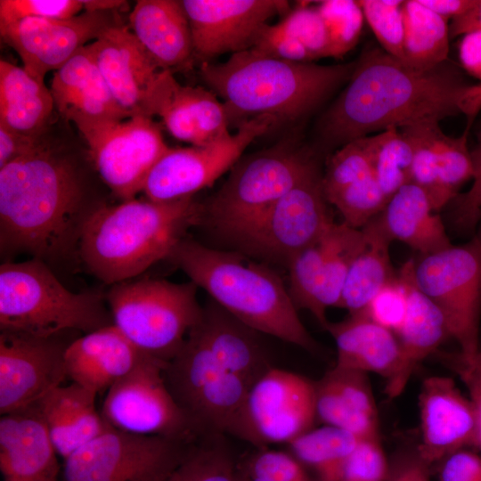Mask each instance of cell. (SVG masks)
<instances>
[{
	"label": "cell",
	"instance_id": "1",
	"mask_svg": "<svg viewBox=\"0 0 481 481\" xmlns=\"http://www.w3.org/2000/svg\"><path fill=\"white\" fill-rule=\"evenodd\" d=\"M355 61L346 86L318 123L329 145L458 115L473 122L481 110V84L469 82L449 60L420 69L368 46Z\"/></svg>",
	"mask_w": 481,
	"mask_h": 481
},
{
	"label": "cell",
	"instance_id": "2",
	"mask_svg": "<svg viewBox=\"0 0 481 481\" xmlns=\"http://www.w3.org/2000/svg\"><path fill=\"white\" fill-rule=\"evenodd\" d=\"M101 206L87 200L77 164L43 143L0 167L1 254H29L49 266L79 261L83 228Z\"/></svg>",
	"mask_w": 481,
	"mask_h": 481
},
{
	"label": "cell",
	"instance_id": "3",
	"mask_svg": "<svg viewBox=\"0 0 481 481\" xmlns=\"http://www.w3.org/2000/svg\"><path fill=\"white\" fill-rule=\"evenodd\" d=\"M356 61L336 65L293 62L249 48L224 62H202L200 76L223 100L230 122L270 116L294 121L322 103L351 77Z\"/></svg>",
	"mask_w": 481,
	"mask_h": 481
},
{
	"label": "cell",
	"instance_id": "4",
	"mask_svg": "<svg viewBox=\"0 0 481 481\" xmlns=\"http://www.w3.org/2000/svg\"><path fill=\"white\" fill-rule=\"evenodd\" d=\"M201 204L192 196L170 201L129 200L103 204L87 219L79 240V261L97 279L116 284L167 259L197 225Z\"/></svg>",
	"mask_w": 481,
	"mask_h": 481
},
{
	"label": "cell",
	"instance_id": "5",
	"mask_svg": "<svg viewBox=\"0 0 481 481\" xmlns=\"http://www.w3.org/2000/svg\"><path fill=\"white\" fill-rule=\"evenodd\" d=\"M213 301L258 333L317 352L288 289L273 270L184 237L167 258Z\"/></svg>",
	"mask_w": 481,
	"mask_h": 481
},
{
	"label": "cell",
	"instance_id": "6",
	"mask_svg": "<svg viewBox=\"0 0 481 481\" xmlns=\"http://www.w3.org/2000/svg\"><path fill=\"white\" fill-rule=\"evenodd\" d=\"M105 295L69 290L42 260L0 265V330L37 337L85 334L112 325Z\"/></svg>",
	"mask_w": 481,
	"mask_h": 481
},
{
	"label": "cell",
	"instance_id": "7",
	"mask_svg": "<svg viewBox=\"0 0 481 481\" xmlns=\"http://www.w3.org/2000/svg\"><path fill=\"white\" fill-rule=\"evenodd\" d=\"M163 372L195 439L231 436L261 449L248 415L250 387L218 361L194 328Z\"/></svg>",
	"mask_w": 481,
	"mask_h": 481
},
{
	"label": "cell",
	"instance_id": "8",
	"mask_svg": "<svg viewBox=\"0 0 481 481\" xmlns=\"http://www.w3.org/2000/svg\"><path fill=\"white\" fill-rule=\"evenodd\" d=\"M198 288L191 281L142 278L111 285L105 297L113 325L143 353L167 363L201 318Z\"/></svg>",
	"mask_w": 481,
	"mask_h": 481
},
{
	"label": "cell",
	"instance_id": "9",
	"mask_svg": "<svg viewBox=\"0 0 481 481\" xmlns=\"http://www.w3.org/2000/svg\"><path fill=\"white\" fill-rule=\"evenodd\" d=\"M315 167L307 154L284 143L240 158L208 204L201 205L198 224L206 222L239 240Z\"/></svg>",
	"mask_w": 481,
	"mask_h": 481
},
{
	"label": "cell",
	"instance_id": "10",
	"mask_svg": "<svg viewBox=\"0 0 481 481\" xmlns=\"http://www.w3.org/2000/svg\"><path fill=\"white\" fill-rule=\"evenodd\" d=\"M66 120L76 125L100 177L122 201L143 192L150 172L170 148L151 117L116 119L75 114Z\"/></svg>",
	"mask_w": 481,
	"mask_h": 481
},
{
	"label": "cell",
	"instance_id": "11",
	"mask_svg": "<svg viewBox=\"0 0 481 481\" xmlns=\"http://www.w3.org/2000/svg\"><path fill=\"white\" fill-rule=\"evenodd\" d=\"M414 280L444 314L460 352L479 349L481 315V224L465 244L421 256L414 261Z\"/></svg>",
	"mask_w": 481,
	"mask_h": 481
},
{
	"label": "cell",
	"instance_id": "12",
	"mask_svg": "<svg viewBox=\"0 0 481 481\" xmlns=\"http://www.w3.org/2000/svg\"><path fill=\"white\" fill-rule=\"evenodd\" d=\"M190 443L109 426L64 459L60 481H167Z\"/></svg>",
	"mask_w": 481,
	"mask_h": 481
},
{
	"label": "cell",
	"instance_id": "13",
	"mask_svg": "<svg viewBox=\"0 0 481 481\" xmlns=\"http://www.w3.org/2000/svg\"><path fill=\"white\" fill-rule=\"evenodd\" d=\"M166 364L146 355L108 389L101 413L111 428L136 435L195 440L187 417L166 383Z\"/></svg>",
	"mask_w": 481,
	"mask_h": 481
},
{
	"label": "cell",
	"instance_id": "14",
	"mask_svg": "<svg viewBox=\"0 0 481 481\" xmlns=\"http://www.w3.org/2000/svg\"><path fill=\"white\" fill-rule=\"evenodd\" d=\"M276 124L270 116H258L243 121L234 133L208 144L169 148L150 172L143 192L154 201L192 196L231 170L247 147Z\"/></svg>",
	"mask_w": 481,
	"mask_h": 481
},
{
	"label": "cell",
	"instance_id": "15",
	"mask_svg": "<svg viewBox=\"0 0 481 481\" xmlns=\"http://www.w3.org/2000/svg\"><path fill=\"white\" fill-rule=\"evenodd\" d=\"M322 177L315 167L239 240L261 255L287 265L296 253L318 240L333 223Z\"/></svg>",
	"mask_w": 481,
	"mask_h": 481
},
{
	"label": "cell",
	"instance_id": "16",
	"mask_svg": "<svg viewBox=\"0 0 481 481\" xmlns=\"http://www.w3.org/2000/svg\"><path fill=\"white\" fill-rule=\"evenodd\" d=\"M68 345L59 336L0 333V412L4 415L37 403L67 378Z\"/></svg>",
	"mask_w": 481,
	"mask_h": 481
},
{
	"label": "cell",
	"instance_id": "17",
	"mask_svg": "<svg viewBox=\"0 0 481 481\" xmlns=\"http://www.w3.org/2000/svg\"><path fill=\"white\" fill-rule=\"evenodd\" d=\"M110 12L84 11L69 19L26 18L0 30L23 69L39 82L116 23Z\"/></svg>",
	"mask_w": 481,
	"mask_h": 481
},
{
	"label": "cell",
	"instance_id": "18",
	"mask_svg": "<svg viewBox=\"0 0 481 481\" xmlns=\"http://www.w3.org/2000/svg\"><path fill=\"white\" fill-rule=\"evenodd\" d=\"M247 410L261 448L289 444L317 420L314 381L273 367L250 388Z\"/></svg>",
	"mask_w": 481,
	"mask_h": 481
},
{
	"label": "cell",
	"instance_id": "19",
	"mask_svg": "<svg viewBox=\"0 0 481 481\" xmlns=\"http://www.w3.org/2000/svg\"><path fill=\"white\" fill-rule=\"evenodd\" d=\"M193 45L202 62L252 47L267 20L289 11L285 0H183Z\"/></svg>",
	"mask_w": 481,
	"mask_h": 481
},
{
	"label": "cell",
	"instance_id": "20",
	"mask_svg": "<svg viewBox=\"0 0 481 481\" xmlns=\"http://www.w3.org/2000/svg\"><path fill=\"white\" fill-rule=\"evenodd\" d=\"M146 115L159 116L173 137L192 146L206 145L231 134L223 102L210 90L180 85L169 69L162 70L156 80Z\"/></svg>",
	"mask_w": 481,
	"mask_h": 481
},
{
	"label": "cell",
	"instance_id": "21",
	"mask_svg": "<svg viewBox=\"0 0 481 481\" xmlns=\"http://www.w3.org/2000/svg\"><path fill=\"white\" fill-rule=\"evenodd\" d=\"M420 441L416 450L429 465L454 452L477 448L475 413L452 379L426 378L419 395Z\"/></svg>",
	"mask_w": 481,
	"mask_h": 481
},
{
	"label": "cell",
	"instance_id": "22",
	"mask_svg": "<svg viewBox=\"0 0 481 481\" xmlns=\"http://www.w3.org/2000/svg\"><path fill=\"white\" fill-rule=\"evenodd\" d=\"M113 98L130 117L146 116L151 91L162 69L128 27L116 22L86 45Z\"/></svg>",
	"mask_w": 481,
	"mask_h": 481
},
{
	"label": "cell",
	"instance_id": "23",
	"mask_svg": "<svg viewBox=\"0 0 481 481\" xmlns=\"http://www.w3.org/2000/svg\"><path fill=\"white\" fill-rule=\"evenodd\" d=\"M57 455L36 404L2 415L0 469L4 481H60Z\"/></svg>",
	"mask_w": 481,
	"mask_h": 481
},
{
	"label": "cell",
	"instance_id": "24",
	"mask_svg": "<svg viewBox=\"0 0 481 481\" xmlns=\"http://www.w3.org/2000/svg\"><path fill=\"white\" fill-rule=\"evenodd\" d=\"M316 419L358 439H379L378 410L367 373L333 366L314 381Z\"/></svg>",
	"mask_w": 481,
	"mask_h": 481
},
{
	"label": "cell",
	"instance_id": "25",
	"mask_svg": "<svg viewBox=\"0 0 481 481\" xmlns=\"http://www.w3.org/2000/svg\"><path fill=\"white\" fill-rule=\"evenodd\" d=\"M144 355L113 324L109 325L68 344L67 378L98 394L127 374Z\"/></svg>",
	"mask_w": 481,
	"mask_h": 481
},
{
	"label": "cell",
	"instance_id": "26",
	"mask_svg": "<svg viewBox=\"0 0 481 481\" xmlns=\"http://www.w3.org/2000/svg\"><path fill=\"white\" fill-rule=\"evenodd\" d=\"M401 269L407 282L408 306L404 322L395 333L402 363L395 378L386 385L385 393L389 399L403 393L420 363L436 354L439 346L451 337L444 314L415 282L414 260L406 261Z\"/></svg>",
	"mask_w": 481,
	"mask_h": 481
},
{
	"label": "cell",
	"instance_id": "27",
	"mask_svg": "<svg viewBox=\"0 0 481 481\" xmlns=\"http://www.w3.org/2000/svg\"><path fill=\"white\" fill-rule=\"evenodd\" d=\"M325 330L337 346L335 366L364 373L372 372L389 384L397 375L402 353L396 336L362 313L349 314Z\"/></svg>",
	"mask_w": 481,
	"mask_h": 481
},
{
	"label": "cell",
	"instance_id": "28",
	"mask_svg": "<svg viewBox=\"0 0 481 481\" xmlns=\"http://www.w3.org/2000/svg\"><path fill=\"white\" fill-rule=\"evenodd\" d=\"M96 395L72 382L53 388L36 403L52 443L63 459L109 428L96 410Z\"/></svg>",
	"mask_w": 481,
	"mask_h": 481
},
{
	"label": "cell",
	"instance_id": "29",
	"mask_svg": "<svg viewBox=\"0 0 481 481\" xmlns=\"http://www.w3.org/2000/svg\"><path fill=\"white\" fill-rule=\"evenodd\" d=\"M218 361L250 388L271 368L257 333L224 310L216 302L203 307L193 327Z\"/></svg>",
	"mask_w": 481,
	"mask_h": 481
},
{
	"label": "cell",
	"instance_id": "30",
	"mask_svg": "<svg viewBox=\"0 0 481 481\" xmlns=\"http://www.w3.org/2000/svg\"><path fill=\"white\" fill-rule=\"evenodd\" d=\"M129 22L132 33L162 69L182 66L193 54L182 1L139 0L129 14Z\"/></svg>",
	"mask_w": 481,
	"mask_h": 481
},
{
	"label": "cell",
	"instance_id": "31",
	"mask_svg": "<svg viewBox=\"0 0 481 481\" xmlns=\"http://www.w3.org/2000/svg\"><path fill=\"white\" fill-rule=\"evenodd\" d=\"M50 91L55 109L65 119L75 114L97 118H130L113 98L86 45L54 71Z\"/></svg>",
	"mask_w": 481,
	"mask_h": 481
},
{
	"label": "cell",
	"instance_id": "32",
	"mask_svg": "<svg viewBox=\"0 0 481 481\" xmlns=\"http://www.w3.org/2000/svg\"><path fill=\"white\" fill-rule=\"evenodd\" d=\"M379 216L392 240L405 243L421 256L452 246L428 195L412 183L403 185L389 198Z\"/></svg>",
	"mask_w": 481,
	"mask_h": 481
},
{
	"label": "cell",
	"instance_id": "33",
	"mask_svg": "<svg viewBox=\"0 0 481 481\" xmlns=\"http://www.w3.org/2000/svg\"><path fill=\"white\" fill-rule=\"evenodd\" d=\"M54 109L52 93L45 83L21 67L0 61V125L39 136Z\"/></svg>",
	"mask_w": 481,
	"mask_h": 481
},
{
	"label": "cell",
	"instance_id": "34",
	"mask_svg": "<svg viewBox=\"0 0 481 481\" xmlns=\"http://www.w3.org/2000/svg\"><path fill=\"white\" fill-rule=\"evenodd\" d=\"M362 231L363 243L348 270L339 306L347 309L349 314L363 311L397 273L389 255V245L393 240L379 215Z\"/></svg>",
	"mask_w": 481,
	"mask_h": 481
},
{
	"label": "cell",
	"instance_id": "35",
	"mask_svg": "<svg viewBox=\"0 0 481 481\" xmlns=\"http://www.w3.org/2000/svg\"><path fill=\"white\" fill-rule=\"evenodd\" d=\"M404 62L426 69L448 61V20L434 12L420 0L403 3Z\"/></svg>",
	"mask_w": 481,
	"mask_h": 481
},
{
	"label": "cell",
	"instance_id": "36",
	"mask_svg": "<svg viewBox=\"0 0 481 481\" xmlns=\"http://www.w3.org/2000/svg\"><path fill=\"white\" fill-rule=\"evenodd\" d=\"M363 232L333 222L325 232L326 256L316 296L315 318L325 330L329 307H339L350 265L363 243Z\"/></svg>",
	"mask_w": 481,
	"mask_h": 481
},
{
	"label": "cell",
	"instance_id": "37",
	"mask_svg": "<svg viewBox=\"0 0 481 481\" xmlns=\"http://www.w3.org/2000/svg\"><path fill=\"white\" fill-rule=\"evenodd\" d=\"M359 441L347 431L323 425L312 428L288 445L304 466L313 469L315 481H340Z\"/></svg>",
	"mask_w": 481,
	"mask_h": 481
},
{
	"label": "cell",
	"instance_id": "38",
	"mask_svg": "<svg viewBox=\"0 0 481 481\" xmlns=\"http://www.w3.org/2000/svg\"><path fill=\"white\" fill-rule=\"evenodd\" d=\"M167 481H241V475L224 436L198 438Z\"/></svg>",
	"mask_w": 481,
	"mask_h": 481
},
{
	"label": "cell",
	"instance_id": "39",
	"mask_svg": "<svg viewBox=\"0 0 481 481\" xmlns=\"http://www.w3.org/2000/svg\"><path fill=\"white\" fill-rule=\"evenodd\" d=\"M372 175L389 199L410 183L412 147L399 129L391 128L365 136Z\"/></svg>",
	"mask_w": 481,
	"mask_h": 481
},
{
	"label": "cell",
	"instance_id": "40",
	"mask_svg": "<svg viewBox=\"0 0 481 481\" xmlns=\"http://www.w3.org/2000/svg\"><path fill=\"white\" fill-rule=\"evenodd\" d=\"M438 124L423 123L399 129L413 151L410 183L426 192L435 211L449 203L438 175L436 143L442 132Z\"/></svg>",
	"mask_w": 481,
	"mask_h": 481
},
{
	"label": "cell",
	"instance_id": "41",
	"mask_svg": "<svg viewBox=\"0 0 481 481\" xmlns=\"http://www.w3.org/2000/svg\"><path fill=\"white\" fill-rule=\"evenodd\" d=\"M325 256L324 232L318 240L296 253L287 264L289 282L288 290L291 299L297 308L307 309L314 317L316 296Z\"/></svg>",
	"mask_w": 481,
	"mask_h": 481
},
{
	"label": "cell",
	"instance_id": "42",
	"mask_svg": "<svg viewBox=\"0 0 481 481\" xmlns=\"http://www.w3.org/2000/svg\"><path fill=\"white\" fill-rule=\"evenodd\" d=\"M316 8L325 24L330 57L342 58L358 43L365 20L362 7L355 0H323Z\"/></svg>",
	"mask_w": 481,
	"mask_h": 481
},
{
	"label": "cell",
	"instance_id": "43",
	"mask_svg": "<svg viewBox=\"0 0 481 481\" xmlns=\"http://www.w3.org/2000/svg\"><path fill=\"white\" fill-rule=\"evenodd\" d=\"M473 122L468 121L463 134L450 137L440 133L436 143L437 167L441 188L447 200L452 202L462 184L475 175L471 151L468 148V135Z\"/></svg>",
	"mask_w": 481,
	"mask_h": 481
},
{
	"label": "cell",
	"instance_id": "44",
	"mask_svg": "<svg viewBox=\"0 0 481 481\" xmlns=\"http://www.w3.org/2000/svg\"><path fill=\"white\" fill-rule=\"evenodd\" d=\"M388 200L371 175L344 188L328 202L339 211L343 223L361 230L383 211Z\"/></svg>",
	"mask_w": 481,
	"mask_h": 481
},
{
	"label": "cell",
	"instance_id": "45",
	"mask_svg": "<svg viewBox=\"0 0 481 481\" xmlns=\"http://www.w3.org/2000/svg\"><path fill=\"white\" fill-rule=\"evenodd\" d=\"M372 175L371 158L365 138H359L342 145L330 158L322 177L327 201L336 193Z\"/></svg>",
	"mask_w": 481,
	"mask_h": 481
},
{
	"label": "cell",
	"instance_id": "46",
	"mask_svg": "<svg viewBox=\"0 0 481 481\" xmlns=\"http://www.w3.org/2000/svg\"><path fill=\"white\" fill-rule=\"evenodd\" d=\"M380 47L404 61V12L401 0L358 1Z\"/></svg>",
	"mask_w": 481,
	"mask_h": 481
},
{
	"label": "cell",
	"instance_id": "47",
	"mask_svg": "<svg viewBox=\"0 0 481 481\" xmlns=\"http://www.w3.org/2000/svg\"><path fill=\"white\" fill-rule=\"evenodd\" d=\"M240 470L245 481H315L291 452L267 447L257 449Z\"/></svg>",
	"mask_w": 481,
	"mask_h": 481
},
{
	"label": "cell",
	"instance_id": "48",
	"mask_svg": "<svg viewBox=\"0 0 481 481\" xmlns=\"http://www.w3.org/2000/svg\"><path fill=\"white\" fill-rule=\"evenodd\" d=\"M278 26L298 39L313 60L330 57L327 29L316 5L299 4L284 15Z\"/></svg>",
	"mask_w": 481,
	"mask_h": 481
},
{
	"label": "cell",
	"instance_id": "49",
	"mask_svg": "<svg viewBox=\"0 0 481 481\" xmlns=\"http://www.w3.org/2000/svg\"><path fill=\"white\" fill-rule=\"evenodd\" d=\"M408 306L406 278L400 268L396 276L361 312L377 324L395 333L404 322Z\"/></svg>",
	"mask_w": 481,
	"mask_h": 481
},
{
	"label": "cell",
	"instance_id": "50",
	"mask_svg": "<svg viewBox=\"0 0 481 481\" xmlns=\"http://www.w3.org/2000/svg\"><path fill=\"white\" fill-rule=\"evenodd\" d=\"M82 12L81 0H0V30L26 18L69 19Z\"/></svg>",
	"mask_w": 481,
	"mask_h": 481
},
{
	"label": "cell",
	"instance_id": "51",
	"mask_svg": "<svg viewBox=\"0 0 481 481\" xmlns=\"http://www.w3.org/2000/svg\"><path fill=\"white\" fill-rule=\"evenodd\" d=\"M389 465L379 439L360 440L340 481H386Z\"/></svg>",
	"mask_w": 481,
	"mask_h": 481
},
{
	"label": "cell",
	"instance_id": "52",
	"mask_svg": "<svg viewBox=\"0 0 481 481\" xmlns=\"http://www.w3.org/2000/svg\"><path fill=\"white\" fill-rule=\"evenodd\" d=\"M252 49L276 59L293 62H313L306 48L278 24H265L258 31Z\"/></svg>",
	"mask_w": 481,
	"mask_h": 481
},
{
	"label": "cell",
	"instance_id": "53",
	"mask_svg": "<svg viewBox=\"0 0 481 481\" xmlns=\"http://www.w3.org/2000/svg\"><path fill=\"white\" fill-rule=\"evenodd\" d=\"M440 363L454 372L469 391L477 425V448L481 452V365L473 355L456 353H436Z\"/></svg>",
	"mask_w": 481,
	"mask_h": 481
},
{
	"label": "cell",
	"instance_id": "54",
	"mask_svg": "<svg viewBox=\"0 0 481 481\" xmlns=\"http://www.w3.org/2000/svg\"><path fill=\"white\" fill-rule=\"evenodd\" d=\"M440 481H481V456L463 448L442 461Z\"/></svg>",
	"mask_w": 481,
	"mask_h": 481
},
{
	"label": "cell",
	"instance_id": "55",
	"mask_svg": "<svg viewBox=\"0 0 481 481\" xmlns=\"http://www.w3.org/2000/svg\"><path fill=\"white\" fill-rule=\"evenodd\" d=\"M452 202L456 226L464 231L474 230L481 220V167L475 173L470 189Z\"/></svg>",
	"mask_w": 481,
	"mask_h": 481
},
{
	"label": "cell",
	"instance_id": "56",
	"mask_svg": "<svg viewBox=\"0 0 481 481\" xmlns=\"http://www.w3.org/2000/svg\"><path fill=\"white\" fill-rule=\"evenodd\" d=\"M43 143L39 136L23 135L0 125V167L30 152Z\"/></svg>",
	"mask_w": 481,
	"mask_h": 481
},
{
	"label": "cell",
	"instance_id": "57",
	"mask_svg": "<svg viewBox=\"0 0 481 481\" xmlns=\"http://www.w3.org/2000/svg\"><path fill=\"white\" fill-rule=\"evenodd\" d=\"M429 466L415 449L389 466L386 481H429Z\"/></svg>",
	"mask_w": 481,
	"mask_h": 481
},
{
	"label": "cell",
	"instance_id": "58",
	"mask_svg": "<svg viewBox=\"0 0 481 481\" xmlns=\"http://www.w3.org/2000/svg\"><path fill=\"white\" fill-rule=\"evenodd\" d=\"M459 59L462 69L481 84V30L462 36L459 43Z\"/></svg>",
	"mask_w": 481,
	"mask_h": 481
},
{
	"label": "cell",
	"instance_id": "59",
	"mask_svg": "<svg viewBox=\"0 0 481 481\" xmlns=\"http://www.w3.org/2000/svg\"><path fill=\"white\" fill-rule=\"evenodd\" d=\"M475 30H481V0H477L475 5L463 14L452 19L449 25L451 39Z\"/></svg>",
	"mask_w": 481,
	"mask_h": 481
},
{
	"label": "cell",
	"instance_id": "60",
	"mask_svg": "<svg viewBox=\"0 0 481 481\" xmlns=\"http://www.w3.org/2000/svg\"><path fill=\"white\" fill-rule=\"evenodd\" d=\"M477 0H420V2L445 19L458 17L471 9Z\"/></svg>",
	"mask_w": 481,
	"mask_h": 481
},
{
	"label": "cell",
	"instance_id": "61",
	"mask_svg": "<svg viewBox=\"0 0 481 481\" xmlns=\"http://www.w3.org/2000/svg\"><path fill=\"white\" fill-rule=\"evenodd\" d=\"M84 11L89 12H109L123 4L124 1L118 0H81Z\"/></svg>",
	"mask_w": 481,
	"mask_h": 481
},
{
	"label": "cell",
	"instance_id": "62",
	"mask_svg": "<svg viewBox=\"0 0 481 481\" xmlns=\"http://www.w3.org/2000/svg\"><path fill=\"white\" fill-rule=\"evenodd\" d=\"M471 157L474 164L475 173L481 167V142L480 143L471 151Z\"/></svg>",
	"mask_w": 481,
	"mask_h": 481
},
{
	"label": "cell",
	"instance_id": "63",
	"mask_svg": "<svg viewBox=\"0 0 481 481\" xmlns=\"http://www.w3.org/2000/svg\"><path fill=\"white\" fill-rule=\"evenodd\" d=\"M474 358L476 361L481 365V350H479L477 354H475Z\"/></svg>",
	"mask_w": 481,
	"mask_h": 481
},
{
	"label": "cell",
	"instance_id": "64",
	"mask_svg": "<svg viewBox=\"0 0 481 481\" xmlns=\"http://www.w3.org/2000/svg\"><path fill=\"white\" fill-rule=\"evenodd\" d=\"M239 469H240V468H239ZM240 475H241V481H245V479H244V477H243L241 472H240Z\"/></svg>",
	"mask_w": 481,
	"mask_h": 481
}]
</instances>
